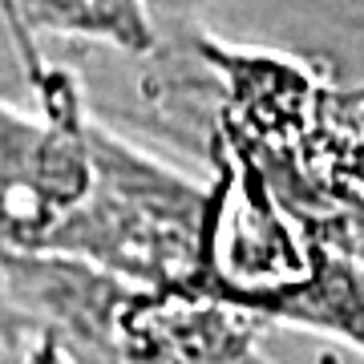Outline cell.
<instances>
[{
    "instance_id": "6da1fadb",
    "label": "cell",
    "mask_w": 364,
    "mask_h": 364,
    "mask_svg": "<svg viewBox=\"0 0 364 364\" xmlns=\"http://www.w3.org/2000/svg\"><path fill=\"white\" fill-rule=\"evenodd\" d=\"M41 13L65 16V21H105V25H130V0H33Z\"/></svg>"
},
{
    "instance_id": "7a4b0ae2",
    "label": "cell",
    "mask_w": 364,
    "mask_h": 364,
    "mask_svg": "<svg viewBox=\"0 0 364 364\" xmlns=\"http://www.w3.org/2000/svg\"><path fill=\"white\" fill-rule=\"evenodd\" d=\"M320 360H324V364H336V360H332V356H320Z\"/></svg>"
}]
</instances>
